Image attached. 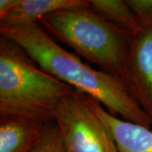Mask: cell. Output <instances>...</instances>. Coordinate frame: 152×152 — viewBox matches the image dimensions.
Segmentation results:
<instances>
[{
  "label": "cell",
  "instance_id": "obj_7",
  "mask_svg": "<svg viewBox=\"0 0 152 152\" xmlns=\"http://www.w3.org/2000/svg\"><path fill=\"white\" fill-rule=\"evenodd\" d=\"M46 124L19 116H0V152H30Z\"/></svg>",
  "mask_w": 152,
  "mask_h": 152
},
{
  "label": "cell",
  "instance_id": "obj_2",
  "mask_svg": "<svg viewBox=\"0 0 152 152\" xmlns=\"http://www.w3.org/2000/svg\"><path fill=\"white\" fill-rule=\"evenodd\" d=\"M73 87L42 69L18 44L0 37V116L54 122L59 102Z\"/></svg>",
  "mask_w": 152,
  "mask_h": 152
},
{
  "label": "cell",
  "instance_id": "obj_4",
  "mask_svg": "<svg viewBox=\"0 0 152 152\" xmlns=\"http://www.w3.org/2000/svg\"><path fill=\"white\" fill-rule=\"evenodd\" d=\"M54 123L64 152H118L111 131L93 110L88 96L79 91L60 102Z\"/></svg>",
  "mask_w": 152,
  "mask_h": 152
},
{
  "label": "cell",
  "instance_id": "obj_9",
  "mask_svg": "<svg viewBox=\"0 0 152 152\" xmlns=\"http://www.w3.org/2000/svg\"><path fill=\"white\" fill-rule=\"evenodd\" d=\"M90 4L106 20L133 37L142 25L126 0H90Z\"/></svg>",
  "mask_w": 152,
  "mask_h": 152
},
{
  "label": "cell",
  "instance_id": "obj_5",
  "mask_svg": "<svg viewBox=\"0 0 152 152\" xmlns=\"http://www.w3.org/2000/svg\"><path fill=\"white\" fill-rule=\"evenodd\" d=\"M132 37L123 82L152 124V21Z\"/></svg>",
  "mask_w": 152,
  "mask_h": 152
},
{
  "label": "cell",
  "instance_id": "obj_8",
  "mask_svg": "<svg viewBox=\"0 0 152 152\" xmlns=\"http://www.w3.org/2000/svg\"><path fill=\"white\" fill-rule=\"evenodd\" d=\"M89 3V0H20L12 10L0 18V26L38 24L43 17L53 13Z\"/></svg>",
  "mask_w": 152,
  "mask_h": 152
},
{
  "label": "cell",
  "instance_id": "obj_10",
  "mask_svg": "<svg viewBox=\"0 0 152 152\" xmlns=\"http://www.w3.org/2000/svg\"><path fill=\"white\" fill-rule=\"evenodd\" d=\"M30 152H64L62 136L54 122L46 124L41 139Z\"/></svg>",
  "mask_w": 152,
  "mask_h": 152
},
{
  "label": "cell",
  "instance_id": "obj_12",
  "mask_svg": "<svg viewBox=\"0 0 152 152\" xmlns=\"http://www.w3.org/2000/svg\"><path fill=\"white\" fill-rule=\"evenodd\" d=\"M20 0H0V18L4 16L18 4Z\"/></svg>",
  "mask_w": 152,
  "mask_h": 152
},
{
  "label": "cell",
  "instance_id": "obj_6",
  "mask_svg": "<svg viewBox=\"0 0 152 152\" xmlns=\"http://www.w3.org/2000/svg\"><path fill=\"white\" fill-rule=\"evenodd\" d=\"M91 107L107 126L118 152H152V129L113 116L94 98L88 96Z\"/></svg>",
  "mask_w": 152,
  "mask_h": 152
},
{
  "label": "cell",
  "instance_id": "obj_1",
  "mask_svg": "<svg viewBox=\"0 0 152 152\" xmlns=\"http://www.w3.org/2000/svg\"><path fill=\"white\" fill-rule=\"evenodd\" d=\"M0 35L18 44L42 69L98 101L112 115L152 128L150 118L122 80L85 64L51 37L39 24L0 26Z\"/></svg>",
  "mask_w": 152,
  "mask_h": 152
},
{
  "label": "cell",
  "instance_id": "obj_11",
  "mask_svg": "<svg viewBox=\"0 0 152 152\" xmlns=\"http://www.w3.org/2000/svg\"><path fill=\"white\" fill-rule=\"evenodd\" d=\"M140 23L152 21V0H126Z\"/></svg>",
  "mask_w": 152,
  "mask_h": 152
},
{
  "label": "cell",
  "instance_id": "obj_3",
  "mask_svg": "<svg viewBox=\"0 0 152 152\" xmlns=\"http://www.w3.org/2000/svg\"><path fill=\"white\" fill-rule=\"evenodd\" d=\"M38 24L56 42L123 80L132 37L101 16L90 3L53 13Z\"/></svg>",
  "mask_w": 152,
  "mask_h": 152
}]
</instances>
